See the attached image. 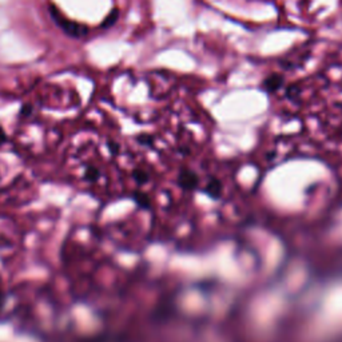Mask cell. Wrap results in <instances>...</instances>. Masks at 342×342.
I'll return each mask as SVG.
<instances>
[{
    "label": "cell",
    "mask_w": 342,
    "mask_h": 342,
    "mask_svg": "<svg viewBox=\"0 0 342 342\" xmlns=\"http://www.w3.org/2000/svg\"><path fill=\"white\" fill-rule=\"evenodd\" d=\"M179 186L186 190H194L198 186V177L193 171H181L178 178Z\"/></svg>",
    "instance_id": "6da1fadb"
},
{
    "label": "cell",
    "mask_w": 342,
    "mask_h": 342,
    "mask_svg": "<svg viewBox=\"0 0 342 342\" xmlns=\"http://www.w3.org/2000/svg\"><path fill=\"white\" fill-rule=\"evenodd\" d=\"M206 193L211 197L217 200L218 197H221V193H222V183H221L218 179H211L207 186H206Z\"/></svg>",
    "instance_id": "7a4b0ae2"
}]
</instances>
